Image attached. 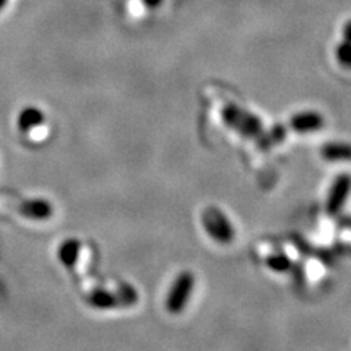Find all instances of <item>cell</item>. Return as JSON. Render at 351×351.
Returning a JSON list of instances; mask_svg holds the SVG:
<instances>
[{
    "label": "cell",
    "instance_id": "cell-9",
    "mask_svg": "<svg viewBox=\"0 0 351 351\" xmlns=\"http://www.w3.org/2000/svg\"><path fill=\"white\" fill-rule=\"evenodd\" d=\"M81 250V243L76 239H69L66 240L64 243L59 249V258L64 263L66 267H72L75 265L76 259H78Z\"/></svg>",
    "mask_w": 351,
    "mask_h": 351
},
{
    "label": "cell",
    "instance_id": "cell-6",
    "mask_svg": "<svg viewBox=\"0 0 351 351\" xmlns=\"http://www.w3.org/2000/svg\"><path fill=\"white\" fill-rule=\"evenodd\" d=\"M325 125V119L319 112L315 110H306V112L295 113L291 116L289 128L298 134H312V132L321 130Z\"/></svg>",
    "mask_w": 351,
    "mask_h": 351
},
{
    "label": "cell",
    "instance_id": "cell-5",
    "mask_svg": "<svg viewBox=\"0 0 351 351\" xmlns=\"http://www.w3.org/2000/svg\"><path fill=\"white\" fill-rule=\"evenodd\" d=\"M350 192V178L348 174L338 176L331 186V191L326 201V213L329 215H337L344 206Z\"/></svg>",
    "mask_w": 351,
    "mask_h": 351
},
{
    "label": "cell",
    "instance_id": "cell-10",
    "mask_svg": "<svg viewBox=\"0 0 351 351\" xmlns=\"http://www.w3.org/2000/svg\"><path fill=\"white\" fill-rule=\"evenodd\" d=\"M322 156L329 161L347 160L350 157V148L346 144H328L322 148Z\"/></svg>",
    "mask_w": 351,
    "mask_h": 351
},
{
    "label": "cell",
    "instance_id": "cell-1",
    "mask_svg": "<svg viewBox=\"0 0 351 351\" xmlns=\"http://www.w3.org/2000/svg\"><path fill=\"white\" fill-rule=\"evenodd\" d=\"M223 122L246 138H258L263 134V123L259 116L250 113L249 110L236 103H228L221 108Z\"/></svg>",
    "mask_w": 351,
    "mask_h": 351
},
{
    "label": "cell",
    "instance_id": "cell-3",
    "mask_svg": "<svg viewBox=\"0 0 351 351\" xmlns=\"http://www.w3.org/2000/svg\"><path fill=\"white\" fill-rule=\"evenodd\" d=\"M202 223L206 233L219 243H230L233 240L234 230L232 223L217 208H208L202 215Z\"/></svg>",
    "mask_w": 351,
    "mask_h": 351
},
{
    "label": "cell",
    "instance_id": "cell-8",
    "mask_svg": "<svg viewBox=\"0 0 351 351\" xmlns=\"http://www.w3.org/2000/svg\"><path fill=\"white\" fill-rule=\"evenodd\" d=\"M21 214H24L25 217L32 219H46L51 217L53 208L49 202L41 201V199L28 201L21 206Z\"/></svg>",
    "mask_w": 351,
    "mask_h": 351
},
{
    "label": "cell",
    "instance_id": "cell-12",
    "mask_svg": "<svg viewBox=\"0 0 351 351\" xmlns=\"http://www.w3.org/2000/svg\"><path fill=\"white\" fill-rule=\"evenodd\" d=\"M268 267L276 272H285L290 268V261L285 256H271L268 259Z\"/></svg>",
    "mask_w": 351,
    "mask_h": 351
},
{
    "label": "cell",
    "instance_id": "cell-7",
    "mask_svg": "<svg viewBox=\"0 0 351 351\" xmlns=\"http://www.w3.org/2000/svg\"><path fill=\"white\" fill-rule=\"evenodd\" d=\"M44 123V113L37 107H25L18 116V128L21 132H32Z\"/></svg>",
    "mask_w": 351,
    "mask_h": 351
},
{
    "label": "cell",
    "instance_id": "cell-2",
    "mask_svg": "<svg viewBox=\"0 0 351 351\" xmlns=\"http://www.w3.org/2000/svg\"><path fill=\"white\" fill-rule=\"evenodd\" d=\"M195 289V276L191 271H184L179 274L178 278L174 280L173 285L169 290V295L166 300L167 311L173 315H178L184 311L188 306L192 293Z\"/></svg>",
    "mask_w": 351,
    "mask_h": 351
},
{
    "label": "cell",
    "instance_id": "cell-11",
    "mask_svg": "<svg viewBox=\"0 0 351 351\" xmlns=\"http://www.w3.org/2000/svg\"><path fill=\"white\" fill-rule=\"evenodd\" d=\"M335 60L343 68H348L350 66V37H344L341 43L337 44Z\"/></svg>",
    "mask_w": 351,
    "mask_h": 351
},
{
    "label": "cell",
    "instance_id": "cell-14",
    "mask_svg": "<svg viewBox=\"0 0 351 351\" xmlns=\"http://www.w3.org/2000/svg\"><path fill=\"white\" fill-rule=\"evenodd\" d=\"M8 3H9V0H0V12H2V10L8 6Z\"/></svg>",
    "mask_w": 351,
    "mask_h": 351
},
{
    "label": "cell",
    "instance_id": "cell-4",
    "mask_svg": "<svg viewBox=\"0 0 351 351\" xmlns=\"http://www.w3.org/2000/svg\"><path fill=\"white\" fill-rule=\"evenodd\" d=\"M138 300V294L132 287H123L122 291H95L93 293L90 303L98 309H112L117 306H130Z\"/></svg>",
    "mask_w": 351,
    "mask_h": 351
},
{
    "label": "cell",
    "instance_id": "cell-13",
    "mask_svg": "<svg viewBox=\"0 0 351 351\" xmlns=\"http://www.w3.org/2000/svg\"><path fill=\"white\" fill-rule=\"evenodd\" d=\"M141 3L144 5L147 9H151V10H156L158 8L162 6L164 0H141Z\"/></svg>",
    "mask_w": 351,
    "mask_h": 351
}]
</instances>
